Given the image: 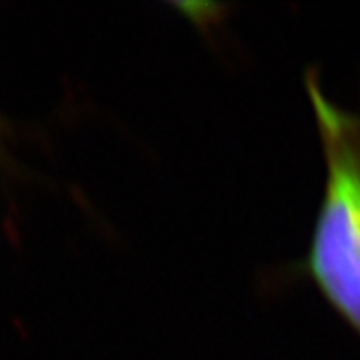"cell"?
Wrapping results in <instances>:
<instances>
[{
    "instance_id": "obj_1",
    "label": "cell",
    "mask_w": 360,
    "mask_h": 360,
    "mask_svg": "<svg viewBox=\"0 0 360 360\" xmlns=\"http://www.w3.org/2000/svg\"><path fill=\"white\" fill-rule=\"evenodd\" d=\"M305 90L316 120L326 180L302 269L360 337V114L333 103L316 72L305 74Z\"/></svg>"
}]
</instances>
